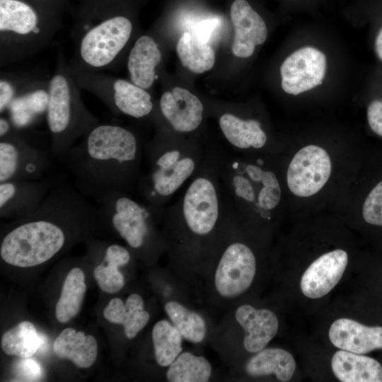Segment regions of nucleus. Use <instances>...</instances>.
I'll return each mask as SVG.
<instances>
[{
    "instance_id": "11",
    "label": "nucleus",
    "mask_w": 382,
    "mask_h": 382,
    "mask_svg": "<svg viewBox=\"0 0 382 382\" xmlns=\"http://www.w3.org/2000/svg\"><path fill=\"white\" fill-rule=\"evenodd\" d=\"M14 129L0 138V183L17 180H42L49 168L47 152Z\"/></svg>"
},
{
    "instance_id": "29",
    "label": "nucleus",
    "mask_w": 382,
    "mask_h": 382,
    "mask_svg": "<svg viewBox=\"0 0 382 382\" xmlns=\"http://www.w3.org/2000/svg\"><path fill=\"white\" fill-rule=\"evenodd\" d=\"M45 342L44 336L37 332L32 323L23 321L4 334L1 347L6 354L22 359L33 356L45 346Z\"/></svg>"
},
{
    "instance_id": "14",
    "label": "nucleus",
    "mask_w": 382,
    "mask_h": 382,
    "mask_svg": "<svg viewBox=\"0 0 382 382\" xmlns=\"http://www.w3.org/2000/svg\"><path fill=\"white\" fill-rule=\"evenodd\" d=\"M49 80L25 73L18 93L7 108L8 117L16 129L26 131L46 117Z\"/></svg>"
},
{
    "instance_id": "18",
    "label": "nucleus",
    "mask_w": 382,
    "mask_h": 382,
    "mask_svg": "<svg viewBox=\"0 0 382 382\" xmlns=\"http://www.w3.org/2000/svg\"><path fill=\"white\" fill-rule=\"evenodd\" d=\"M348 259L347 253L342 249L330 250L316 258L301 277L303 294L313 299L328 294L342 278Z\"/></svg>"
},
{
    "instance_id": "6",
    "label": "nucleus",
    "mask_w": 382,
    "mask_h": 382,
    "mask_svg": "<svg viewBox=\"0 0 382 382\" xmlns=\"http://www.w3.org/2000/svg\"><path fill=\"white\" fill-rule=\"evenodd\" d=\"M67 7L27 0H0V64L16 62L47 47Z\"/></svg>"
},
{
    "instance_id": "8",
    "label": "nucleus",
    "mask_w": 382,
    "mask_h": 382,
    "mask_svg": "<svg viewBox=\"0 0 382 382\" xmlns=\"http://www.w3.org/2000/svg\"><path fill=\"white\" fill-rule=\"evenodd\" d=\"M223 226L206 265H212L214 294L226 301L236 299L251 286L257 270L254 250L244 238L245 225L227 198Z\"/></svg>"
},
{
    "instance_id": "25",
    "label": "nucleus",
    "mask_w": 382,
    "mask_h": 382,
    "mask_svg": "<svg viewBox=\"0 0 382 382\" xmlns=\"http://www.w3.org/2000/svg\"><path fill=\"white\" fill-rule=\"evenodd\" d=\"M53 350L59 358L69 359L79 368H88L96 360L98 344L92 335L68 328L54 340Z\"/></svg>"
},
{
    "instance_id": "16",
    "label": "nucleus",
    "mask_w": 382,
    "mask_h": 382,
    "mask_svg": "<svg viewBox=\"0 0 382 382\" xmlns=\"http://www.w3.org/2000/svg\"><path fill=\"white\" fill-rule=\"evenodd\" d=\"M45 180H17L0 183L1 218L22 219L33 214L50 192Z\"/></svg>"
},
{
    "instance_id": "10",
    "label": "nucleus",
    "mask_w": 382,
    "mask_h": 382,
    "mask_svg": "<svg viewBox=\"0 0 382 382\" xmlns=\"http://www.w3.org/2000/svg\"><path fill=\"white\" fill-rule=\"evenodd\" d=\"M70 71L81 90L96 96L115 114L139 119L154 112V104L150 93L132 81L103 71Z\"/></svg>"
},
{
    "instance_id": "19",
    "label": "nucleus",
    "mask_w": 382,
    "mask_h": 382,
    "mask_svg": "<svg viewBox=\"0 0 382 382\" xmlns=\"http://www.w3.org/2000/svg\"><path fill=\"white\" fill-rule=\"evenodd\" d=\"M230 15L235 30L233 54L238 57H249L255 46L266 40V24L246 0H235L231 6Z\"/></svg>"
},
{
    "instance_id": "31",
    "label": "nucleus",
    "mask_w": 382,
    "mask_h": 382,
    "mask_svg": "<svg viewBox=\"0 0 382 382\" xmlns=\"http://www.w3.org/2000/svg\"><path fill=\"white\" fill-rule=\"evenodd\" d=\"M86 291L85 277L79 267L72 268L68 273L57 303L55 315L60 323H66L80 311Z\"/></svg>"
},
{
    "instance_id": "22",
    "label": "nucleus",
    "mask_w": 382,
    "mask_h": 382,
    "mask_svg": "<svg viewBox=\"0 0 382 382\" xmlns=\"http://www.w3.org/2000/svg\"><path fill=\"white\" fill-rule=\"evenodd\" d=\"M162 55L158 44L150 35H141L130 50L127 62L131 81L144 88H150L156 78V69Z\"/></svg>"
},
{
    "instance_id": "12",
    "label": "nucleus",
    "mask_w": 382,
    "mask_h": 382,
    "mask_svg": "<svg viewBox=\"0 0 382 382\" xmlns=\"http://www.w3.org/2000/svg\"><path fill=\"white\" fill-rule=\"evenodd\" d=\"M332 171V163L327 150L308 144L290 160L285 175L286 186L298 197H312L327 184Z\"/></svg>"
},
{
    "instance_id": "7",
    "label": "nucleus",
    "mask_w": 382,
    "mask_h": 382,
    "mask_svg": "<svg viewBox=\"0 0 382 382\" xmlns=\"http://www.w3.org/2000/svg\"><path fill=\"white\" fill-rule=\"evenodd\" d=\"M63 50L59 49L56 67L49 79L46 121L51 153L61 157L76 141L99 124L85 105Z\"/></svg>"
},
{
    "instance_id": "24",
    "label": "nucleus",
    "mask_w": 382,
    "mask_h": 382,
    "mask_svg": "<svg viewBox=\"0 0 382 382\" xmlns=\"http://www.w3.org/2000/svg\"><path fill=\"white\" fill-rule=\"evenodd\" d=\"M103 315L110 323L123 325L128 339L134 338L150 319L149 313L144 309L142 297L136 293L129 295L125 303L118 298L111 299Z\"/></svg>"
},
{
    "instance_id": "15",
    "label": "nucleus",
    "mask_w": 382,
    "mask_h": 382,
    "mask_svg": "<svg viewBox=\"0 0 382 382\" xmlns=\"http://www.w3.org/2000/svg\"><path fill=\"white\" fill-rule=\"evenodd\" d=\"M158 105L161 117L174 133H192L202 123L204 105L187 89L175 87L171 91L163 93Z\"/></svg>"
},
{
    "instance_id": "41",
    "label": "nucleus",
    "mask_w": 382,
    "mask_h": 382,
    "mask_svg": "<svg viewBox=\"0 0 382 382\" xmlns=\"http://www.w3.org/2000/svg\"><path fill=\"white\" fill-rule=\"evenodd\" d=\"M375 48L378 57L382 60V28L379 31L375 42Z\"/></svg>"
},
{
    "instance_id": "35",
    "label": "nucleus",
    "mask_w": 382,
    "mask_h": 382,
    "mask_svg": "<svg viewBox=\"0 0 382 382\" xmlns=\"http://www.w3.org/2000/svg\"><path fill=\"white\" fill-rule=\"evenodd\" d=\"M21 74L1 72L0 78V112L5 113L13 98L16 97L21 80Z\"/></svg>"
},
{
    "instance_id": "20",
    "label": "nucleus",
    "mask_w": 382,
    "mask_h": 382,
    "mask_svg": "<svg viewBox=\"0 0 382 382\" xmlns=\"http://www.w3.org/2000/svg\"><path fill=\"white\" fill-rule=\"evenodd\" d=\"M235 319L244 331L243 347L250 353L265 348L278 331L277 317L269 309L243 304L236 308Z\"/></svg>"
},
{
    "instance_id": "2",
    "label": "nucleus",
    "mask_w": 382,
    "mask_h": 382,
    "mask_svg": "<svg viewBox=\"0 0 382 382\" xmlns=\"http://www.w3.org/2000/svg\"><path fill=\"white\" fill-rule=\"evenodd\" d=\"M142 146L132 130L99 123L60 158L74 187L96 201L115 192L130 194L140 178Z\"/></svg>"
},
{
    "instance_id": "1",
    "label": "nucleus",
    "mask_w": 382,
    "mask_h": 382,
    "mask_svg": "<svg viewBox=\"0 0 382 382\" xmlns=\"http://www.w3.org/2000/svg\"><path fill=\"white\" fill-rule=\"evenodd\" d=\"M218 154V150L209 149L180 197L163 210L166 248L175 265H206L216 246L227 207Z\"/></svg>"
},
{
    "instance_id": "36",
    "label": "nucleus",
    "mask_w": 382,
    "mask_h": 382,
    "mask_svg": "<svg viewBox=\"0 0 382 382\" xmlns=\"http://www.w3.org/2000/svg\"><path fill=\"white\" fill-rule=\"evenodd\" d=\"M16 381H36L42 376V369L39 363L32 359L22 358L13 368Z\"/></svg>"
},
{
    "instance_id": "40",
    "label": "nucleus",
    "mask_w": 382,
    "mask_h": 382,
    "mask_svg": "<svg viewBox=\"0 0 382 382\" xmlns=\"http://www.w3.org/2000/svg\"><path fill=\"white\" fill-rule=\"evenodd\" d=\"M37 3L49 4L68 7L69 0H27Z\"/></svg>"
},
{
    "instance_id": "39",
    "label": "nucleus",
    "mask_w": 382,
    "mask_h": 382,
    "mask_svg": "<svg viewBox=\"0 0 382 382\" xmlns=\"http://www.w3.org/2000/svg\"><path fill=\"white\" fill-rule=\"evenodd\" d=\"M14 127L8 117L1 115L0 117V138L9 134Z\"/></svg>"
},
{
    "instance_id": "9",
    "label": "nucleus",
    "mask_w": 382,
    "mask_h": 382,
    "mask_svg": "<svg viewBox=\"0 0 382 382\" xmlns=\"http://www.w3.org/2000/svg\"><path fill=\"white\" fill-rule=\"evenodd\" d=\"M98 202L103 220L109 222L132 250L157 253L166 249L163 231L156 228L161 215L151 206L121 192L110 193Z\"/></svg>"
},
{
    "instance_id": "34",
    "label": "nucleus",
    "mask_w": 382,
    "mask_h": 382,
    "mask_svg": "<svg viewBox=\"0 0 382 382\" xmlns=\"http://www.w3.org/2000/svg\"><path fill=\"white\" fill-rule=\"evenodd\" d=\"M362 216L366 223L382 226V180L366 196L362 206Z\"/></svg>"
},
{
    "instance_id": "28",
    "label": "nucleus",
    "mask_w": 382,
    "mask_h": 382,
    "mask_svg": "<svg viewBox=\"0 0 382 382\" xmlns=\"http://www.w3.org/2000/svg\"><path fill=\"white\" fill-rule=\"evenodd\" d=\"M176 50L182 64L195 74L210 70L215 62V54L209 42L192 32H185L179 39Z\"/></svg>"
},
{
    "instance_id": "5",
    "label": "nucleus",
    "mask_w": 382,
    "mask_h": 382,
    "mask_svg": "<svg viewBox=\"0 0 382 382\" xmlns=\"http://www.w3.org/2000/svg\"><path fill=\"white\" fill-rule=\"evenodd\" d=\"M209 151L180 134L157 135L145 150L149 170L137 183L145 203L161 214L171 197L197 173Z\"/></svg>"
},
{
    "instance_id": "3",
    "label": "nucleus",
    "mask_w": 382,
    "mask_h": 382,
    "mask_svg": "<svg viewBox=\"0 0 382 382\" xmlns=\"http://www.w3.org/2000/svg\"><path fill=\"white\" fill-rule=\"evenodd\" d=\"M70 70L110 69L127 46L134 30L130 0H75Z\"/></svg>"
},
{
    "instance_id": "13",
    "label": "nucleus",
    "mask_w": 382,
    "mask_h": 382,
    "mask_svg": "<svg viewBox=\"0 0 382 382\" xmlns=\"http://www.w3.org/2000/svg\"><path fill=\"white\" fill-rule=\"evenodd\" d=\"M326 71V57L316 48L305 47L290 54L280 67L282 88L287 93L298 95L323 83Z\"/></svg>"
},
{
    "instance_id": "38",
    "label": "nucleus",
    "mask_w": 382,
    "mask_h": 382,
    "mask_svg": "<svg viewBox=\"0 0 382 382\" xmlns=\"http://www.w3.org/2000/svg\"><path fill=\"white\" fill-rule=\"evenodd\" d=\"M217 19H208L199 22L192 31L200 39L209 42L213 32L219 25Z\"/></svg>"
},
{
    "instance_id": "23",
    "label": "nucleus",
    "mask_w": 382,
    "mask_h": 382,
    "mask_svg": "<svg viewBox=\"0 0 382 382\" xmlns=\"http://www.w3.org/2000/svg\"><path fill=\"white\" fill-rule=\"evenodd\" d=\"M331 368L342 382H381L382 366L376 359L340 349L332 357Z\"/></svg>"
},
{
    "instance_id": "32",
    "label": "nucleus",
    "mask_w": 382,
    "mask_h": 382,
    "mask_svg": "<svg viewBox=\"0 0 382 382\" xmlns=\"http://www.w3.org/2000/svg\"><path fill=\"white\" fill-rule=\"evenodd\" d=\"M212 374L209 361L190 352H182L168 367L166 376L169 382H207Z\"/></svg>"
},
{
    "instance_id": "21",
    "label": "nucleus",
    "mask_w": 382,
    "mask_h": 382,
    "mask_svg": "<svg viewBox=\"0 0 382 382\" xmlns=\"http://www.w3.org/2000/svg\"><path fill=\"white\" fill-rule=\"evenodd\" d=\"M328 336L335 347L357 354L382 349L381 326H366L349 318L335 320Z\"/></svg>"
},
{
    "instance_id": "37",
    "label": "nucleus",
    "mask_w": 382,
    "mask_h": 382,
    "mask_svg": "<svg viewBox=\"0 0 382 382\" xmlns=\"http://www.w3.org/2000/svg\"><path fill=\"white\" fill-rule=\"evenodd\" d=\"M367 120L372 131L382 137V100H374L369 104Z\"/></svg>"
},
{
    "instance_id": "30",
    "label": "nucleus",
    "mask_w": 382,
    "mask_h": 382,
    "mask_svg": "<svg viewBox=\"0 0 382 382\" xmlns=\"http://www.w3.org/2000/svg\"><path fill=\"white\" fill-rule=\"evenodd\" d=\"M170 321L178 330L183 339L199 344L207 336V323L199 313L189 309L180 302L169 301L164 306Z\"/></svg>"
},
{
    "instance_id": "4",
    "label": "nucleus",
    "mask_w": 382,
    "mask_h": 382,
    "mask_svg": "<svg viewBox=\"0 0 382 382\" xmlns=\"http://www.w3.org/2000/svg\"><path fill=\"white\" fill-rule=\"evenodd\" d=\"M270 157L219 151L224 195L246 226L270 224L281 209L282 183Z\"/></svg>"
},
{
    "instance_id": "27",
    "label": "nucleus",
    "mask_w": 382,
    "mask_h": 382,
    "mask_svg": "<svg viewBox=\"0 0 382 382\" xmlns=\"http://www.w3.org/2000/svg\"><path fill=\"white\" fill-rule=\"evenodd\" d=\"M131 260L129 249L118 244H110L104 249L101 262L93 270L99 287L106 293H115L125 284V279L119 267L127 265Z\"/></svg>"
},
{
    "instance_id": "26",
    "label": "nucleus",
    "mask_w": 382,
    "mask_h": 382,
    "mask_svg": "<svg viewBox=\"0 0 382 382\" xmlns=\"http://www.w3.org/2000/svg\"><path fill=\"white\" fill-rule=\"evenodd\" d=\"M295 369L293 356L281 348H264L255 353L245 365L246 374L251 377L274 375L282 382L291 379Z\"/></svg>"
},
{
    "instance_id": "17",
    "label": "nucleus",
    "mask_w": 382,
    "mask_h": 382,
    "mask_svg": "<svg viewBox=\"0 0 382 382\" xmlns=\"http://www.w3.org/2000/svg\"><path fill=\"white\" fill-rule=\"evenodd\" d=\"M218 123L224 138L236 153L272 156L267 150L268 136L259 120L243 118L229 111L219 115Z\"/></svg>"
},
{
    "instance_id": "33",
    "label": "nucleus",
    "mask_w": 382,
    "mask_h": 382,
    "mask_svg": "<svg viewBox=\"0 0 382 382\" xmlns=\"http://www.w3.org/2000/svg\"><path fill=\"white\" fill-rule=\"evenodd\" d=\"M151 336L157 364L161 367H168L183 352V336L173 323L166 319L156 323Z\"/></svg>"
}]
</instances>
